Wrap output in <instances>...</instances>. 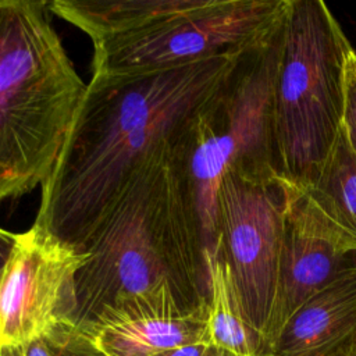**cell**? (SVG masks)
Returning <instances> with one entry per match:
<instances>
[{"label": "cell", "instance_id": "cell-1", "mask_svg": "<svg viewBox=\"0 0 356 356\" xmlns=\"http://www.w3.org/2000/svg\"><path fill=\"white\" fill-rule=\"evenodd\" d=\"M236 56L92 75L57 163L42 185L35 224L83 252L140 174L188 160L196 125L220 95Z\"/></svg>", "mask_w": 356, "mask_h": 356}, {"label": "cell", "instance_id": "cell-2", "mask_svg": "<svg viewBox=\"0 0 356 356\" xmlns=\"http://www.w3.org/2000/svg\"><path fill=\"white\" fill-rule=\"evenodd\" d=\"M83 252L75 327L145 298H170L188 312L207 307V249L186 160L140 174Z\"/></svg>", "mask_w": 356, "mask_h": 356}, {"label": "cell", "instance_id": "cell-3", "mask_svg": "<svg viewBox=\"0 0 356 356\" xmlns=\"http://www.w3.org/2000/svg\"><path fill=\"white\" fill-rule=\"evenodd\" d=\"M49 1L0 0V200L40 186L86 90Z\"/></svg>", "mask_w": 356, "mask_h": 356}, {"label": "cell", "instance_id": "cell-4", "mask_svg": "<svg viewBox=\"0 0 356 356\" xmlns=\"http://www.w3.org/2000/svg\"><path fill=\"white\" fill-rule=\"evenodd\" d=\"M286 6L288 0H58L54 13L92 40V75H120L236 56L263 39Z\"/></svg>", "mask_w": 356, "mask_h": 356}, {"label": "cell", "instance_id": "cell-5", "mask_svg": "<svg viewBox=\"0 0 356 356\" xmlns=\"http://www.w3.org/2000/svg\"><path fill=\"white\" fill-rule=\"evenodd\" d=\"M355 51L321 0H288L273 89L281 178L309 189L327 160L345 111V75Z\"/></svg>", "mask_w": 356, "mask_h": 356}, {"label": "cell", "instance_id": "cell-6", "mask_svg": "<svg viewBox=\"0 0 356 356\" xmlns=\"http://www.w3.org/2000/svg\"><path fill=\"white\" fill-rule=\"evenodd\" d=\"M284 19L285 14L263 39L236 56L220 95L193 134L186 170L209 246L217 239V192L227 171L256 179L281 178L273 89Z\"/></svg>", "mask_w": 356, "mask_h": 356}, {"label": "cell", "instance_id": "cell-7", "mask_svg": "<svg viewBox=\"0 0 356 356\" xmlns=\"http://www.w3.org/2000/svg\"><path fill=\"white\" fill-rule=\"evenodd\" d=\"M286 200L282 178L232 171L222 175L217 192L216 253L228 267L245 320L260 337L275 293Z\"/></svg>", "mask_w": 356, "mask_h": 356}, {"label": "cell", "instance_id": "cell-8", "mask_svg": "<svg viewBox=\"0 0 356 356\" xmlns=\"http://www.w3.org/2000/svg\"><path fill=\"white\" fill-rule=\"evenodd\" d=\"M89 259L38 224L17 234L0 275V346L75 325L76 275Z\"/></svg>", "mask_w": 356, "mask_h": 356}, {"label": "cell", "instance_id": "cell-9", "mask_svg": "<svg viewBox=\"0 0 356 356\" xmlns=\"http://www.w3.org/2000/svg\"><path fill=\"white\" fill-rule=\"evenodd\" d=\"M356 261V236L334 221L306 189L288 184L277 285L259 356H270L292 314Z\"/></svg>", "mask_w": 356, "mask_h": 356}, {"label": "cell", "instance_id": "cell-10", "mask_svg": "<svg viewBox=\"0 0 356 356\" xmlns=\"http://www.w3.org/2000/svg\"><path fill=\"white\" fill-rule=\"evenodd\" d=\"M207 307L188 312L168 298H145L76 327L107 356H154L167 349L209 342Z\"/></svg>", "mask_w": 356, "mask_h": 356}, {"label": "cell", "instance_id": "cell-11", "mask_svg": "<svg viewBox=\"0 0 356 356\" xmlns=\"http://www.w3.org/2000/svg\"><path fill=\"white\" fill-rule=\"evenodd\" d=\"M356 327V261L286 321L270 356H324Z\"/></svg>", "mask_w": 356, "mask_h": 356}, {"label": "cell", "instance_id": "cell-12", "mask_svg": "<svg viewBox=\"0 0 356 356\" xmlns=\"http://www.w3.org/2000/svg\"><path fill=\"white\" fill-rule=\"evenodd\" d=\"M210 289L207 331L211 346L236 356H259L261 337L245 320L227 264L214 253L207 257Z\"/></svg>", "mask_w": 356, "mask_h": 356}, {"label": "cell", "instance_id": "cell-13", "mask_svg": "<svg viewBox=\"0 0 356 356\" xmlns=\"http://www.w3.org/2000/svg\"><path fill=\"white\" fill-rule=\"evenodd\" d=\"M306 191L334 221L356 236V153L343 124L316 182Z\"/></svg>", "mask_w": 356, "mask_h": 356}, {"label": "cell", "instance_id": "cell-14", "mask_svg": "<svg viewBox=\"0 0 356 356\" xmlns=\"http://www.w3.org/2000/svg\"><path fill=\"white\" fill-rule=\"evenodd\" d=\"M46 339L53 356H107L75 325L58 328Z\"/></svg>", "mask_w": 356, "mask_h": 356}, {"label": "cell", "instance_id": "cell-15", "mask_svg": "<svg viewBox=\"0 0 356 356\" xmlns=\"http://www.w3.org/2000/svg\"><path fill=\"white\" fill-rule=\"evenodd\" d=\"M343 127L352 149L356 153V51L349 54L346 63Z\"/></svg>", "mask_w": 356, "mask_h": 356}, {"label": "cell", "instance_id": "cell-16", "mask_svg": "<svg viewBox=\"0 0 356 356\" xmlns=\"http://www.w3.org/2000/svg\"><path fill=\"white\" fill-rule=\"evenodd\" d=\"M0 356H53L46 338L21 345L0 346Z\"/></svg>", "mask_w": 356, "mask_h": 356}, {"label": "cell", "instance_id": "cell-17", "mask_svg": "<svg viewBox=\"0 0 356 356\" xmlns=\"http://www.w3.org/2000/svg\"><path fill=\"white\" fill-rule=\"evenodd\" d=\"M211 345L207 341L189 343L172 349H167L164 352H160L154 356H209L211 352Z\"/></svg>", "mask_w": 356, "mask_h": 356}, {"label": "cell", "instance_id": "cell-18", "mask_svg": "<svg viewBox=\"0 0 356 356\" xmlns=\"http://www.w3.org/2000/svg\"><path fill=\"white\" fill-rule=\"evenodd\" d=\"M15 239H17V234H13L0 227V275L11 256V252L15 245Z\"/></svg>", "mask_w": 356, "mask_h": 356}, {"label": "cell", "instance_id": "cell-19", "mask_svg": "<svg viewBox=\"0 0 356 356\" xmlns=\"http://www.w3.org/2000/svg\"><path fill=\"white\" fill-rule=\"evenodd\" d=\"M324 356H356V327Z\"/></svg>", "mask_w": 356, "mask_h": 356}, {"label": "cell", "instance_id": "cell-20", "mask_svg": "<svg viewBox=\"0 0 356 356\" xmlns=\"http://www.w3.org/2000/svg\"><path fill=\"white\" fill-rule=\"evenodd\" d=\"M209 356H236V355H234V353H229V352H227V350H221V349H217V348H211V352H210V355Z\"/></svg>", "mask_w": 356, "mask_h": 356}]
</instances>
